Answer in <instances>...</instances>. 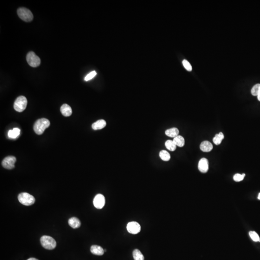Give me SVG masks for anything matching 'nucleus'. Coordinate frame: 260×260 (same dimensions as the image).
Listing matches in <instances>:
<instances>
[{
	"label": "nucleus",
	"instance_id": "obj_14",
	"mask_svg": "<svg viewBox=\"0 0 260 260\" xmlns=\"http://www.w3.org/2000/svg\"><path fill=\"white\" fill-rule=\"evenodd\" d=\"M107 125L106 121L104 120H100L96 121L92 124V128L95 130L102 129L106 126Z\"/></svg>",
	"mask_w": 260,
	"mask_h": 260
},
{
	"label": "nucleus",
	"instance_id": "obj_17",
	"mask_svg": "<svg viewBox=\"0 0 260 260\" xmlns=\"http://www.w3.org/2000/svg\"><path fill=\"white\" fill-rule=\"evenodd\" d=\"M173 141L174 142L177 146L179 147H183L185 144V139L183 136H181V135H178L177 136L174 138Z\"/></svg>",
	"mask_w": 260,
	"mask_h": 260
},
{
	"label": "nucleus",
	"instance_id": "obj_9",
	"mask_svg": "<svg viewBox=\"0 0 260 260\" xmlns=\"http://www.w3.org/2000/svg\"><path fill=\"white\" fill-rule=\"evenodd\" d=\"M93 203L94 206L97 209H101L103 208L105 204V198L104 196L100 194L96 195L94 198Z\"/></svg>",
	"mask_w": 260,
	"mask_h": 260
},
{
	"label": "nucleus",
	"instance_id": "obj_6",
	"mask_svg": "<svg viewBox=\"0 0 260 260\" xmlns=\"http://www.w3.org/2000/svg\"><path fill=\"white\" fill-rule=\"evenodd\" d=\"M26 59L28 63L33 68H36L40 65V58L33 52H30L28 53Z\"/></svg>",
	"mask_w": 260,
	"mask_h": 260
},
{
	"label": "nucleus",
	"instance_id": "obj_10",
	"mask_svg": "<svg viewBox=\"0 0 260 260\" xmlns=\"http://www.w3.org/2000/svg\"><path fill=\"white\" fill-rule=\"evenodd\" d=\"M198 169L202 173H206L209 170V162L206 158H202L198 162Z\"/></svg>",
	"mask_w": 260,
	"mask_h": 260
},
{
	"label": "nucleus",
	"instance_id": "obj_11",
	"mask_svg": "<svg viewBox=\"0 0 260 260\" xmlns=\"http://www.w3.org/2000/svg\"><path fill=\"white\" fill-rule=\"evenodd\" d=\"M200 148L203 152H209L212 150L213 146L210 142L205 141L201 143L200 145Z\"/></svg>",
	"mask_w": 260,
	"mask_h": 260
},
{
	"label": "nucleus",
	"instance_id": "obj_13",
	"mask_svg": "<svg viewBox=\"0 0 260 260\" xmlns=\"http://www.w3.org/2000/svg\"><path fill=\"white\" fill-rule=\"evenodd\" d=\"M91 252L93 254L101 256L104 254V249L101 246L98 245H93L91 247Z\"/></svg>",
	"mask_w": 260,
	"mask_h": 260
},
{
	"label": "nucleus",
	"instance_id": "obj_16",
	"mask_svg": "<svg viewBox=\"0 0 260 260\" xmlns=\"http://www.w3.org/2000/svg\"><path fill=\"white\" fill-rule=\"evenodd\" d=\"M179 131L177 128H172L170 129L167 130L165 131L166 135L170 137H177L178 135Z\"/></svg>",
	"mask_w": 260,
	"mask_h": 260
},
{
	"label": "nucleus",
	"instance_id": "obj_21",
	"mask_svg": "<svg viewBox=\"0 0 260 260\" xmlns=\"http://www.w3.org/2000/svg\"><path fill=\"white\" fill-rule=\"evenodd\" d=\"M165 144L166 147L171 151H174L177 149V145H175L173 141L170 140L166 141Z\"/></svg>",
	"mask_w": 260,
	"mask_h": 260
},
{
	"label": "nucleus",
	"instance_id": "obj_24",
	"mask_svg": "<svg viewBox=\"0 0 260 260\" xmlns=\"http://www.w3.org/2000/svg\"><path fill=\"white\" fill-rule=\"evenodd\" d=\"M249 235L251 240L255 242H260V238L259 235L255 231H250L249 232Z\"/></svg>",
	"mask_w": 260,
	"mask_h": 260
},
{
	"label": "nucleus",
	"instance_id": "obj_12",
	"mask_svg": "<svg viewBox=\"0 0 260 260\" xmlns=\"http://www.w3.org/2000/svg\"><path fill=\"white\" fill-rule=\"evenodd\" d=\"M60 111L62 114L65 117L70 116L71 115L72 113V109L69 104H65L61 106L60 108Z\"/></svg>",
	"mask_w": 260,
	"mask_h": 260
},
{
	"label": "nucleus",
	"instance_id": "obj_20",
	"mask_svg": "<svg viewBox=\"0 0 260 260\" xmlns=\"http://www.w3.org/2000/svg\"><path fill=\"white\" fill-rule=\"evenodd\" d=\"M133 257L134 260H144L145 258L139 249H135L133 251Z\"/></svg>",
	"mask_w": 260,
	"mask_h": 260
},
{
	"label": "nucleus",
	"instance_id": "obj_25",
	"mask_svg": "<svg viewBox=\"0 0 260 260\" xmlns=\"http://www.w3.org/2000/svg\"><path fill=\"white\" fill-rule=\"evenodd\" d=\"M245 177V173H243L242 174L237 173L234 175L233 178H234V181H236V182H241L244 179Z\"/></svg>",
	"mask_w": 260,
	"mask_h": 260
},
{
	"label": "nucleus",
	"instance_id": "obj_2",
	"mask_svg": "<svg viewBox=\"0 0 260 260\" xmlns=\"http://www.w3.org/2000/svg\"><path fill=\"white\" fill-rule=\"evenodd\" d=\"M41 245L45 249L52 250L57 246V242L53 237L48 236H43L40 239Z\"/></svg>",
	"mask_w": 260,
	"mask_h": 260
},
{
	"label": "nucleus",
	"instance_id": "obj_7",
	"mask_svg": "<svg viewBox=\"0 0 260 260\" xmlns=\"http://www.w3.org/2000/svg\"><path fill=\"white\" fill-rule=\"evenodd\" d=\"M16 159L14 156H8L2 160V166L3 168L8 170H11L15 168V163Z\"/></svg>",
	"mask_w": 260,
	"mask_h": 260
},
{
	"label": "nucleus",
	"instance_id": "obj_8",
	"mask_svg": "<svg viewBox=\"0 0 260 260\" xmlns=\"http://www.w3.org/2000/svg\"><path fill=\"white\" fill-rule=\"evenodd\" d=\"M127 229L129 233L131 234H138L140 231L141 226L137 222H130L127 225Z\"/></svg>",
	"mask_w": 260,
	"mask_h": 260
},
{
	"label": "nucleus",
	"instance_id": "obj_22",
	"mask_svg": "<svg viewBox=\"0 0 260 260\" xmlns=\"http://www.w3.org/2000/svg\"><path fill=\"white\" fill-rule=\"evenodd\" d=\"M160 159L163 161H168L170 160L171 159V155L167 151L165 150H161L160 152Z\"/></svg>",
	"mask_w": 260,
	"mask_h": 260
},
{
	"label": "nucleus",
	"instance_id": "obj_29",
	"mask_svg": "<svg viewBox=\"0 0 260 260\" xmlns=\"http://www.w3.org/2000/svg\"><path fill=\"white\" fill-rule=\"evenodd\" d=\"M257 98H258V100H259V101H260V94L257 96Z\"/></svg>",
	"mask_w": 260,
	"mask_h": 260
},
{
	"label": "nucleus",
	"instance_id": "obj_30",
	"mask_svg": "<svg viewBox=\"0 0 260 260\" xmlns=\"http://www.w3.org/2000/svg\"><path fill=\"white\" fill-rule=\"evenodd\" d=\"M258 198L260 200V193H259V195H258Z\"/></svg>",
	"mask_w": 260,
	"mask_h": 260
},
{
	"label": "nucleus",
	"instance_id": "obj_4",
	"mask_svg": "<svg viewBox=\"0 0 260 260\" xmlns=\"http://www.w3.org/2000/svg\"><path fill=\"white\" fill-rule=\"evenodd\" d=\"M17 13L19 17L26 22H31L33 19V15L32 12L26 8H19Z\"/></svg>",
	"mask_w": 260,
	"mask_h": 260
},
{
	"label": "nucleus",
	"instance_id": "obj_18",
	"mask_svg": "<svg viewBox=\"0 0 260 260\" xmlns=\"http://www.w3.org/2000/svg\"><path fill=\"white\" fill-rule=\"evenodd\" d=\"M224 139V135L222 132H221L216 134L215 137L213 138V142L215 145H219L221 144L222 140Z\"/></svg>",
	"mask_w": 260,
	"mask_h": 260
},
{
	"label": "nucleus",
	"instance_id": "obj_15",
	"mask_svg": "<svg viewBox=\"0 0 260 260\" xmlns=\"http://www.w3.org/2000/svg\"><path fill=\"white\" fill-rule=\"evenodd\" d=\"M69 224L70 226L74 229L78 228L81 226V222L76 217H72L69 220Z\"/></svg>",
	"mask_w": 260,
	"mask_h": 260
},
{
	"label": "nucleus",
	"instance_id": "obj_27",
	"mask_svg": "<svg viewBox=\"0 0 260 260\" xmlns=\"http://www.w3.org/2000/svg\"><path fill=\"white\" fill-rule=\"evenodd\" d=\"M96 71H92L90 73H89L88 75H86V77H85V78H84V80L85 81H88L89 80H91V79H92L93 78L95 77L96 76Z\"/></svg>",
	"mask_w": 260,
	"mask_h": 260
},
{
	"label": "nucleus",
	"instance_id": "obj_5",
	"mask_svg": "<svg viewBox=\"0 0 260 260\" xmlns=\"http://www.w3.org/2000/svg\"><path fill=\"white\" fill-rule=\"evenodd\" d=\"M27 104V98L24 96H20L15 100L14 104V108L18 112H23L26 109Z\"/></svg>",
	"mask_w": 260,
	"mask_h": 260
},
{
	"label": "nucleus",
	"instance_id": "obj_26",
	"mask_svg": "<svg viewBox=\"0 0 260 260\" xmlns=\"http://www.w3.org/2000/svg\"><path fill=\"white\" fill-rule=\"evenodd\" d=\"M182 63H183V66H184L185 68L187 71H192V67L191 65L190 62H188L187 60L185 59V60H183Z\"/></svg>",
	"mask_w": 260,
	"mask_h": 260
},
{
	"label": "nucleus",
	"instance_id": "obj_1",
	"mask_svg": "<svg viewBox=\"0 0 260 260\" xmlns=\"http://www.w3.org/2000/svg\"><path fill=\"white\" fill-rule=\"evenodd\" d=\"M50 125V121L45 118L39 119L35 122L33 127L34 132L38 135L44 133L45 130L49 127Z\"/></svg>",
	"mask_w": 260,
	"mask_h": 260
},
{
	"label": "nucleus",
	"instance_id": "obj_3",
	"mask_svg": "<svg viewBox=\"0 0 260 260\" xmlns=\"http://www.w3.org/2000/svg\"><path fill=\"white\" fill-rule=\"evenodd\" d=\"M18 199L20 203L25 206H31L35 203L34 197L28 193L23 192L19 194Z\"/></svg>",
	"mask_w": 260,
	"mask_h": 260
},
{
	"label": "nucleus",
	"instance_id": "obj_23",
	"mask_svg": "<svg viewBox=\"0 0 260 260\" xmlns=\"http://www.w3.org/2000/svg\"><path fill=\"white\" fill-rule=\"evenodd\" d=\"M251 93L254 96H258L260 94V84H256L253 87Z\"/></svg>",
	"mask_w": 260,
	"mask_h": 260
},
{
	"label": "nucleus",
	"instance_id": "obj_28",
	"mask_svg": "<svg viewBox=\"0 0 260 260\" xmlns=\"http://www.w3.org/2000/svg\"><path fill=\"white\" fill-rule=\"evenodd\" d=\"M27 260H38V259H36L35 258H29V259H28Z\"/></svg>",
	"mask_w": 260,
	"mask_h": 260
},
{
	"label": "nucleus",
	"instance_id": "obj_19",
	"mask_svg": "<svg viewBox=\"0 0 260 260\" xmlns=\"http://www.w3.org/2000/svg\"><path fill=\"white\" fill-rule=\"evenodd\" d=\"M20 133V130L19 129L15 128L13 130H9L8 135L10 138L15 139V138H16V137L19 136Z\"/></svg>",
	"mask_w": 260,
	"mask_h": 260
}]
</instances>
